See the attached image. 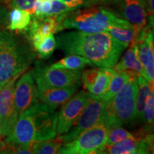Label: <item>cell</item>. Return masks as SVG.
I'll list each match as a JSON object with an SVG mask.
<instances>
[{
	"label": "cell",
	"mask_w": 154,
	"mask_h": 154,
	"mask_svg": "<svg viewBox=\"0 0 154 154\" xmlns=\"http://www.w3.org/2000/svg\"><path fill=\"white\" fill-rule=\"evenodd\" d=\"M6 143L5 142H4L1 138V136H0V153H2L3 151H5L6 149Z\"/></svg>",
	"instance_id": "obj_32"
},
{
	"label": "cell",
	"mask_w": 154,
	"mask_h": 154,
	"mask_svg": "<svg viewBox=\"0 0 154 154\" xmlns=\"http://www.w3.org/2000/svg\"><path fill=\"white\" fill-rule=\"evenodd\" d=\"M57 48L66 54L87 58L94 65L101 68H111L126 47L113 38L108 32H69L57 36Z\"/></svg>",
	"instance_id": "obj_1"
},
{
	"label": "cell",
	"mask_w": 154,
	"mask_h": 154,
	"mask_svg": "<svg viewBox=\"0 0 154 154\" xmlns=\"http://www.w3.org/2000/svg\"><path fill=\"white\" fill-rule=\"evenodd\" d=\"M0 136H2V135H1V129H0Z\"/></svg>",
	"instance_id": "obj_34"
},
{
	"label": "cell",
	"mask_w": 154,
	"mask_h": 154,
	"mask_svg": "<svg viewBox=\"0 0 154 154\" xmlns=\"http://www.w3.org/2000/svg\"><path fill=\"white\" fill-rule=\"evenodd\" d=\"M154 119V98L153 93L151 94L148 99L146 108L143 111V122L145 124V128L149 133L151 132L153 128Z\"/></svg>",
	"instance_id": "obj_25"
},
{
	"label": "cell",
	"mask_w": 154,
	"mask_h": 154,
	"mask_svg": "<svg viewBox=\"0 0 154 154\" xmlns=\"http://www.w3.org/2000/svg\"><path fill=\"white\" fill-rule=\"evenodd\" d=\"M19 76L14 77L0 89V129L4 137L10 134L19 117L14 102V86Z\"/></svg>",
	"instance_id": "obj_11"
},
{
	"label": "cell",
	"mask_w": 154,
	"mask_h": 154,
	"mask_svg": "<svg viewBox=\"0 0 154 154\" xmlns=\"http://www.w3.org/2000/svg\"><path fill=\"white\" fill-rule=\"evenodd\" d=\"M5 32H2V31H0V40H1V38L3 37L4 34H5Z\"/></svg>",
	"instance_id": "obj_33"
},
{
	"label": "cell",
	"mask_w": 154,
	"mask_h": 154,
	"mask_svg": "<svg viewBox=\"0 0 154 154\" xmlns=\"http://www.w3.org/2000/svg\"><path fill=\"white\" fill-rule=\"evenodd\" d=\"M118 4L120 17L134 26L135 32L139 34L140 30L146 25L147 11L142 0H116Z\"/></svg>",
	"instance_id": "obj_13"
},
{
	"label": "cell",
	"mask_w": 154,
	"mask_h": 154,
	"mask_svg": "<svg viewBox=\"0 0 154 154\" xmlns=\"http://www.w3.org/2000/svg\"><path fill=\"white\" fill-rule=\"evenodd\" d=\"M86 65L93 66L94 63L87 58L76 54H69L52 64L57 68H64L73 71H81L85 68Z\"/></svg>",
	"instance_id": "obj_19"
},
{
	"label": "cell",
	"mask_w": 154,
	"mask_h": 154,
	"mask_svg": "<svg viewBox=\"0 0 154 154\" xmlns=\"http://www.w3.org/2000/svg\"><path fill=\"white\" fill-rule=\"evenodd\" d=\"M9 8H18L29 11L32 14V9L36 0H4Z\"/></svg>",
	"instance_id": "obj_26"
},
{
	"label": "cell",
	"mask_w": 154,
	"mask_h": 154,
	"mask_svg": "<svg viewBox=\"0 0 154 154\" xmlns=\"http://www.w3.org/2000/svg\"><path fill=\"white\" fill-rule=\"evenodd\" d=\"M109 128L103 123H99L83 132L71 141L63 143L58 153L91 154L103 153Z\"/></svg>",
	"instance_id": "obj_7"
},
{
	"label": "cell",
	"mask_w": 154,
	"mask_h": 154,
	"mask_svg": "<svg viewBox=\"0 0 154 154\" xmlns=\"http://www.w3.org/2000/svg\"><path fill=\"white\" fill-rule=\"evenodd\" d=\"M51 1H53V0H51Z\"/></svg>",
	"instance_id": "obj_35"
},
{
	"label": "cell",
	"mask_w": 154,
	"mask_h": 154,
	"mask_svg": "<svg viewBox=\"0 0 154 154\" xmlns=\"http://www.w3.org/2000/svg\"><path fill=\"white\" fill-rule=\"evenodd\" d=\"M51 8V0H42V17H47L48 13Z\"/></svg>",
	"instance_id": "obj_30"
},
{
	"label": "cell",
	"mask_w": 154,
	"mask_h": 154,
	"mask_svg": "<svg viewBox=\"0 0 154 154\" xmlns=\"http://www.w3.org/2000/svg\"><path fill=\"white\" fill-rule=\"evenodd\" d=\"M19 117L33 143L56 137L57 113L54 108L38 101Z\"/></svg>",
	"instance_id": "obj_5"
},
{
	"label": "cell",
	"mask_w": 154,
	"mask_h": 154,
	"mask_svg": "<svg viewBox=\"0 0 154 154\" xmlns=\"http://www.w3.org/2000/svg\"><path fill=\"white\" fill-rule=\"evenodd\" d=\"M90 98L88 92L82 90L63 103L59 113H57V136H63L76 124Z\"/></svg>",
	"instance_id": "obj_9"
},
{
	"label": "cell",
	"mask_w": 154,
	"mask_h": 154,
	"mask_svg": "<svg viewBox=\"0 0 154 154\" xmlns=\"http://www.w3.org/2000/svg\"><path fill=\"white\" fill-rule=\"evenodd\" d=\"M130 77L126 72H115V74L111 79L110 84L106 91L103 94L101 99L105 101H109L121 89L126 83L129 80Z\"/></svg>",
	"instance_id": "obj_22"
},
{
	"label": "cell",
	"mask_w": 154,
	"mask_h": 154,
	"mask_svg": "<svg viewBox=\"0 0 154 154\" xmlns=\"http://www.w3.org/2000/svg\"><path fill=\"white\" fill-rule=\"evenodd\" d=\"M116 0H93L94 5H98V4H107L114 2Z\"/></svg>",
	"instance_id": "obj_31"
},
{
	"label": "cell",
	"mask_w": 154,
	"mask_h": 154,
	"mask_svg": "<svg viewBox=\"0 0 154 154\" xmlns=\"http://www.w3.org/2000/svg\"><path fill=\"white\" fill-rule=\"evenodd\" d=\"M78 87H63L38 91V101L56 109L76 94Z\"/></svg>",
	"instance_id": "obj_15"
},
{
	"label": "cell",
	"mask_w": 154,
	"mask_h": 154,
	"mask_svg": "<svg viewBox=\"0 0 154 154\" xmlns=\"http://www.w3.org/2000/svg\"><path fill=\"white\" fill-rule=\"evenodd\" d=\"M61 1L72 10L82 7H88L94 6L93 0H61Z\"/></svg>",
	"instance_id": "obj_28"
},
{
	"label": "cell",
	"mask_w": 154,
	"mask_h": 154,
	"mask_svg": "<svg viewBox=\"0 0 154 154\" xmlns=\"http://www.w3.org/2000/svg\"><path fill=\"white\" fill-rule=\"evenodd\" d=\"M35 80L38 91L47 88L79 87L82 83L81 71H73L64 68L47 66L37 61L31 71Z\"/></svg>",
	"instance_id": "obj_6"
},
{
	"label": "cell",
	"mask_w": 154,
	"mask_h": 154,
	"mask_svg": "<svg viewBox=\"0 0 154 154\" xmlns=\"http://www.w3.org/2000/svg\"><path fill=\"white\" fill-rule=\"evenodd\" d=\"M132 137H134L132 133L128 132L125 128H121V126L115 127V128L109 129L105 146H111L125 138Z\"/></svg>",
	"instance_id": "obj_24"
},
{
	"label": "cell",
	"mask_w": 154,
	"mask_h": 154,
	"mask_svg": "<svg viewBox=\"0 0 154 154\" xmlns=\"http://www.w3.org/2000/svg\"><path fill=\"white\" fill-rule=\"evenodd\" d=\"M56 48H57V41L54 34H51L44 38L42 43L36 47L35 51L37 52L40 59H47L52 55Z\"/></svg>",
	"instance_id": "obj_23"
},
{
	"label": "cell",
	"mask_w": 154,
	"mask_h": 154,
	"mask_svg": "<svg viewBox=\"0 0 154 154\" xmlns=\"http://www.w3.org/2000/svg\"><path fill=\"white\" fill-rule=\"evenodd\" d=\"M63 140L61 136H58L57 138L35 142L32 146L34 153L37 154H54L58 153L59 148L62 146Z\"/></svg>",
	"instance_id": "obj_21"
},
{
	"label": "cell",
	"mask_w": 154,
	"mask_h": 154,
	"mask_svg": "<svg viewBox=\"0 0 154 154\" xmlns=\"http://www.w3.org/2000/svg\"><path fill=\"white\" fill-rule=\"evenodd\" d=\"M107 32L110 35L124 44L126 47L131 44H136L138 34L135 32L134 28H120L116 26H111L108 29Z\"/></svg>",
	"instance_id": "obj_20"
},
{
	"label": "cell",
	"mask_w": 154,
	"mask_h": 154,
	"mask_svg": "<svg viewBox=\"0 0 154 154\" xmlns=\"http://www.w3.org/2000/svg\"><path fill=\"white\" fill-rule=\"evenodd\" d=\"M107 101L101 98H94L91 96L86 107L68 132L61 136L63 143L71 141L79 136L83 132L102 123L103 111Z\"/></svg>",
	"instance_id": "obj_8"
},
{
	"label": "cell",
	"mask_w": 154,
	"mask_h": 154,
	"mask_svg": "<svg viewBox=\"0 0 154 154\" xmlns=\"http://www.w3.org/2000/svg\"><path fill=\"white\" fill-rule=\"evenodd\" d=\"M114 74L115 72L111 68L100 67L91 85L86 89L90 96L94 98H101L109 88L111 79Z\"/></svg>",
	"instance_id": "obj_16"
},
{
	"label": "cell",
	"mask_w": 154,
	"mask_h": 154,
	"mask_svg": "<svg viewBox=\"0 0 154 154\" xmlns=\"http://www.w3.org/2000/svg\"><path fill=\"white\" fill-rule=\"evenodd\" d=\"M138 93L135 103V113L134 120H137L143 122V111L145 109L148 99L153 91L150 87L149 83L142 76L137 77Z\"/></svg>",
	"instance_id": "obj_17"
},
{
	"label": "cell",
	"mask_w": 154,
	"mask_h": 154,
	"mask_svg": "<svg viewBox=\"0 0 154 154\" xmlns=\"http://www.w3.org/2000/svg\"><path fill=\"white\" fill-rule=\"evenodd\" d=\"M132 134L134 137L125 138L111 146H105L103 153L145 154L153 151V135L145 128H140Z\"/></svg>",
	"instance_id": "obj_10"
},
{
	"label": "cell",
	"mask_w": 154,
	"mask_h": 154,
	"mask_svg": "<svg viewBox=\"0 0 154 154\" xmlns=\"http://www.w3.org/2000/svg\"><path fill=\"white\" fill-rule=\"evenodd\" d=\"M69 11H72V9H69L61 0H53V1H51V8L49 11V13H48L47 17H57L64 14V13L68 12Z\"/></svg>",
	"instance_id": "obj_27"
},
{
	"label": "cell",
	"mask_w": 154,
	"mask_h": 154,
	"mask_svg": "<svg viewBox=\"0 0 154 154\" xmlns=\"http://www.w3.org/2000/svg\"><path fill=\"white\" fill-rule=\"evenodd\" d=\"M56 17L62 29H76L85 33L107 32L111 26L134 28L130 22L117 16L111 9L104 7L74 9Z\"/></svg>",
	"instance_id": "obj_2"
},
{
	"label": "cell",
	"mask_w": 154,
	"mask_h": 154,
	"mask_svg": "<svg viewBox=\"0 0 154 154\" xmlns=\"http://www.w3.org/2000/svg\"><path fill=\"white\" fill-rule=\"evenodd\" d=\"M38 101V90L32 73H25L14 86V102L17 116Z\"/></svg>",
	"instance_id": "obj_12"
},
{
	"label": "cell",
	"mask_w": 154,
	"mask_h": 154,
	"mask_svg": "<svg viewBox=\"0 0 154 154\" xmlns=\"http://www.w3.org/2000/svg\"><path fill=\"white\" fill-rule=\"evenodd\" d=\"M35 54L24 42L5 32L0 40V89L27 69Z\"/></svg>",
	"instance_id": "obj_3"
},
{
	"label": "cell",
	"mask_w": 154,
	"mask_h": 154,
	"mask_svg": "<svg viewBox=\"0 0 154 154\" xmlns=\"http://www.w3.org/2000/svg\"><path fill=\"white\" fill-rule=\"evenodd\" d=\"M137 93V77H131L112 99L107 101L102 123L109 129L122 126L134 121Z\"/></svg>",
	"instance_id": "obj_4"
},
{
	"label": "cell",
	"mask_w": 154,
	"mask_h": 154,
	"mask_svg": "<svg viewBox=\"0 0 154 154\" xmlns=\"http://www.w3.org/2000/svg\"><path fill=\"white\" fill-rule=\"evenodd\" d=\"M32 21L29 11L18 8H13L8 15L7 29L14 32H24Z\"/></svg>",
	"instance_id": "obj_18"
},
{
	"label": "cell",
	"mask_w": 154,
	"mask_h": 154,
	"mask_svg": "<svg viewBox=\"0 0 154 154\" xmlns=\"http://www.w3.org/2000/svg\"><path fill=\"white\" fill-rule=\"evenodd\" d=\"M129 49L124 53L119 63H116L111 67L115 72H126L130 77L142 76L143 68L138 57V49L136 44L128 46Z\"/></svg>",
	"instance_id": "obj_14"
},
{
	"label": "cell",
	"mask_w": 154,
	"mask_h": 154,
	"mask_svg": "<svg viewBox=\"0 0 154 154\" xmlns=\"http://www.w3.org/2000/svg\"><path fill=\"white\" fill-rule=\"evenodd\" d=\"M8 15L7 8L0 5V26H3L8 24Z\"/></svg>",
	"instance_id": "obj_29"
}]
</instances>
